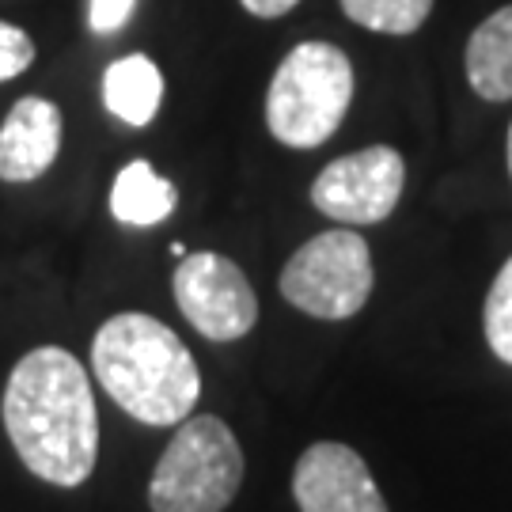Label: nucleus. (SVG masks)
<instances>
[{"mask_svg":"<svg viewBox=\"0 0 512 512\" xmlns=\"http://www.w3.org/2000/svg\"><path fill=\"white\" fill-rule=\"evenodd\" d=\"M353 103V65L334 42H300L281 57L270 92L266 126L285 148H319L330 141Z\"/></svg>","mask_w":512,"mask_h":512,"instance_id":"7ed1b4c3","label":"nucleus"},{"mask_svg":"<svg viewBox=\"0 0 512 512\" xmlns=\"http://www.w3.org/2000/svg\"><path fill=\"white\" fill-rule=\"evenodd\" d=\"M463 69L475 95L486 103H509L512 99V4L497 8L475 27L467 42Z\"/></svg>","mask_w":512,"mask_h":512,"instance_id":"9d476101","label":"nucleus"},{"mask_svg":"<svg viewBox=\"0 0 512 512\" xmlns=\"http://www.w3.org/2000/svg\"><path fill=\"white\" fill-rule=\"evenodd\" d=\"M175 202H179V194H175L171 179H164L148 160L126 164L110 186V213L118 224H129V228L164 224L175 213Z\"/></svg>","mask_w":512,"mask_h":512,"instance_id":"f8f14e48","label":"nucleus"},{"mask_svg":"<svg viewBox=\"0 0 512 512\" xmlns=\"http://www.w3.org/2000/svg\"><path fill=\"white\" fill-rule=\"evenodd\" d=\"M482 327H486V342H490L497 361L512 365V258L497 270L494 285L486 293Z\"/></svg>","mask_w":512,"mask_h":512,"instance_id":"4468645a","label":"nucleus"},{"mask_svg":"<svg viewBox=\"0 0 512 512\" xmlns=\"http://www.w3.org/2000/svg\"><path fill=\"white\" fill-rule=\"evenodd\" d=\"M403 186V152L391 145H372L330 160L311 183V205L346 228L380 224L395 213V205L403 198Z\"/></svg>","mask_w":512,"mask_h":512,"instance_id":"423d86ee","label":"nucleus"},{"mask_svg":"<svg viewBox=\"0 0 512 512\" xmlns=\"http://www.w3.org/2000/svg\"><path fill=\"white\" fill-rule=\"evenodd\" d=\"M35 61V42L31 35L16 27V23H4L0 19V84L4 80H16L19 73H27Z\"/></svg>","mask_w":512,"mask_h":512,"instance_id":"2eb2a0df","label":"nucleus"},{"mask_svg":"<svg viewBox=\"0 0 512 512\" xmlns=\"http://www.w3.org/2000/svg\"><path fill=\"white\" fill-rule=\"evenodd\" d=\"M293 497L300 512H387L368 463L349 444L334 440H319L300 456Z\"/></svg>","mask_w":512,"mask_h":512,"instance_id":"6e6552de","label":"nucleus"},{"mask_svg":"<svg viewBox=\"0 0 512 512\" xmlns=\"http://www.w3.org/2000/svg\"><path fill=\"white\" fill-rule=\"evenodd\" d=\"M171 285L186 323L209 342H236L258 323V296L251 281L232 258L217 251L179 258Z\"/></svg>","mask_w":512,"mask_h":512,"instance_id":"0eeeda50","label":"nucleus"},{"mask_svg":"<svg viewBox=\"0 0 512 512\" xmlns=\"http://www.w3.org/2000/svg\"><path fill=\"white\" fill-rule=\"evenodd\" d=\"M92 372L141 425H179L202 395V372L183 338L145 311H122L95 330Z\"/></svg>","mask_w":512,"mask_h":512,"instance_id":"f03ea898","label":"nucleus"},{"mask_svg":"<svg viewBox=\"0 0 512 512\" xmlns=\"http://www.w3.org/2000/svg\"><path fill=\"white\" fill-rule=\"evenodd\" d=\"M509 175H512V126H509Z\"/></svg>","mask_w":512,"mask_h":512,"instance_id":"6ab92c4d","label":"nucleus"},{"mask_svg":"<svg viewBox=\"0 0 512 512\" xmlns=\"http://www.w3.org/2000/svg\"><path fill=\"white\" fill-rule=\"evenodd\" d=\"M4 429L23 467L50 486L88 482L99 459V414L88 372L69 349L38 346L4 387Z\"/></svg>","mask_w":512,"mask_h":512,"instance_id":"f257e3e1","label":"nucleus"},{"mask_svg":"<svg viewBox=\"0 0 512 512\" xmlns=\"http://www.w3.org/2000/svg\"><path fill=\"white\" fill-rule=\"evenodd\" d=\"M103 103L126 126H148L164 103V73L145 54L118 57L103 73Z\"/></svg>","mask_w":512,"mask_h":512,"instance_id":"9b49d317","label":"nucleus"},{"mask_svg":"<svg viewBox=\"0 0 512 512\" xmlns=\"http://www.w3.org/2000/svg\"><path fill=\"white\" fill-rule=\"evenodd\" d=\"M61 110L42 95H23L0 122V179L35 183L61 152Z\"/></svg>","mask_w":512,"mask_h":512,"instance_id":"1a4fd4ad","label":"nucleus"},{"mask_svg":"<svg viewBox=\"0 0 512 512\" xmlns=\"http://www.w3.org/2000/svg\"><path fill=\"white\" fill-rule=\"evenodd\" d=\"M137 8V0H88V27L95 35H114L122 31Z\"/></svg>","mask_w":512,"mask_h":512,"instance_id":"dca6fc26","label":"nucleus"},{"mask_svg":"<svg viewBox=\"0 0 512 512\" xmlns=\"http://www.w3.org/2000/svg\"><path fill=\"white\" fill-rule=\"evenodd\" d=\"M243 482V452L217 414L186 418L148 482L152 512H224Z\"/></svg>","mask_w":512,"mask_h":512,"instance_id":"20e7f679","label":"nucleus"},{"mask_svg":"<svg viewBox=\"0 0 512 512\" xmlns=\"http://www.w3.org/2000/svg\"><path fill=\"white\" fill-rule=\"evenodd\" d=\"M186 255H190V251H186V243L175 239V243H171V258H186Z\"/></svg>","mask_w":512,"mask_h":512,"instance_id":"a211bd4d","label":"nucleus"},{"mask_svg":"<svg viewBox=\"0 0 512 512\" xmlns=\"http://www.w3.org/2000/svg\"><path fill=\"white\" fill-rule=\"evenodd\" d=\"M342 12L365 31L414 35L433 12V0H342Z\"/></svg>","mask_w":512,"mask_h":512,"instance_id":"ddd939ff","label":"nucleus"},{"mask_svg":"<svg viewBox=\"0 0 512 512\" xmlns=\"http://www.w3.org/2000/svg\"><path fill=\"white\" fill-rule=\"evenodd\" d=\"M239 4L258 19H277L285 16V12H293L300 0H239Z\"/></svg>","mask_w":512,"mask_h":512,"instance_id":"f3484780","label":"nucleus"},{"mask_svg":"<svg viewBox=\"0 0 512 512\" xmlns=\"http://www.w3.org/2000/svg\"><path fill=\"white\" fill-rule=\"evenodd\" d=\"M281 296L315 319H353L368 304L376 270L372 251L353 228H330L308 239L281 270Z\"/></svg>","mask_w":512,"mask_h":512,"instance_id":"39448f33","label":"nucleus"}]
</instances>
